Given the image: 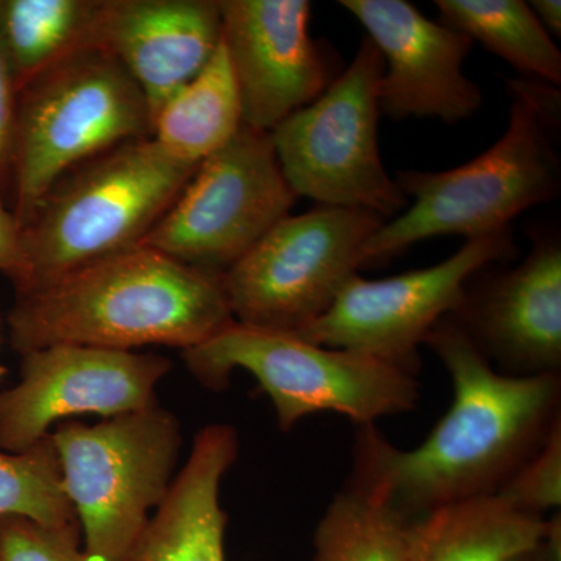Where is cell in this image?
I'll list each match as a JSON object with an SVG mask.
<instances>
[{"label":"cell","mask_w":561,"mask_h":561,"mask_svg":"<svg viewBox=\"0 0 561 561\" xmlns=\"http://www.w3.org/2000/svg\"><path fill=\"white\" fill-rule=\"evenodd\" d=\"M424 345L451 376V408L409 451L394 448L376 424L357 427L350 478L409 522L500 493L561 424V375L497 371L449 317Z\"/></svg>","instance_id":"6da1fadb"},{"label":"cell","mask_w":561,"mask_h":561,"mask_svg":"<svg viewBox=\"0 0 561 561\" xmlns=\"http://www.w3.org/2000/svg\"><path fill=\"white\" fill-rule=\"evenodd\" d=\"M224 275L138 245L14 297L16 353L55 345L194 348L232 323Z\"/></svg>","instance_id":"7a4b0ae2"},{"label":"cell","mask_w":561,"mask_h":561,"mask_svg":"<svg viewBox=\"0 0 561 561\" xmlns=\"http://www.w3.org/2000/svg\"><path fill=\"white\" fill-rule=\"evenodd\" d=\"M508 127L500 140L451 171H402L397 183L412 205L387 220L362 251V268L383 264L413 243L437 236L467 241L511 230L523 210L560 191V92L530 79L507 80Z\"/></svg>","instance_id":"3957f363"},{"label":"cell","mask_w":561,"mask_h":561,"mask_svg":"<svg viewBox=\"0 0 561 561\" xmlns=\"http://www.w3.org/2000/svg\"><path fill=\"white\" fill-rule=\"evenodd\" d=\"M197 168L173 160L149 138L70 171L22 228L25 272L16 295L140 245Z\"/></svg>","instance_id":"277c9868"},{"label":"cell","mask_w":561,"mask_h":561,"mask_svg":"<svg viewBox=\"0 0 561 561\" xmlns=\"http://www.w3.org/2000/svg\"><path fill=\"white\" fill-rule=\"evenodd\" d=\"M151 111L136 81L101 49H84L18 94L11 184L21 228L70 171L130 140L151 138Z\"/></svg>","instance_id":"5b68a950"},{"label":"cell","mask_w":561,"mask_h":561,"mask_svg":"<svg viewBox=\"0 0 561 561\" xmlns=\"http://www.w3.org/2000/svg\"><path fill=\"white\" fill-rule=\"evenodd\" d=\"M183 359L210 390L227 389L238 368L249 371L271 398L283 432L317 412L341 413L357 427L368 426L413 411L421 397L416 376L387 362L238 321L183 351Z\"/></svg>","instance_id":"8992f818"},{"label":"cell","mask_w":561,"mask_h":561,"mask_svg":"<svg viewBox=\"0 0 561 561\" xmlns=\"http://www.w3.org/2000/svg\"><path fill=\"white\" fill-rule=\"evenodd\" d=\"M50 440L88 560L124 561L171 490L180 420L154 404L95 424L62 421Z\"/></svg>","instance_id":"52a82bcc"},{"label":"cell","mask_w":561,"mask_h":561,"mask_svg":"<svg viewBox=\"0 0 561 561\" xmlns=\"http://www.w3.org/2000/svg\"><path fill=\"white\" fill-rule=\"evenodd\" d=\"M383 68L375 43L362 39L348 68L323 94L271 131L280 172L297 197L370 210L386 220L405 208L408 198L379 151Z\"/></svg>","instance_id":"ba28073f"},{"label":"cell","mask_w":561,"mask_h":561,"mask_svg":"<svg viewBox=\"0 0 561 561\" xmlns=\"http://www.w3.org/2000/svg\"><path fill=\"white\" fill-rule=\"evenodd\" d=\"M370 210L317 205L287 216L224 273L232 319L298 334L328 312L386 224Z\"/></svg>","instance_id":"9c48e42d"},{"label":"cell","mask_w":561,"mask_h":561,"mask_svg":"<svg viewBox=\"0 0 561 561\" xmlns=\"http://www.w3.org/2000/svg\"><path fill=\"white\" fill-rule=\"evenodd\" d=\"M295 202L271 133L242 125L227 146L198 165L140 245L224 275L290 216Z\"/></svg>","instance_id":"30bf717a"},{"label":"cell","mask_w":561,"mask_h":561,"mask_svg":"<svg viewBox=\"0 0 561 561\" xmlns=\"http://www.w3.org/2000/svg\"><path fill=\"white\" fill-rule=\"evenodd\" d=\"M516 254L511 230L470 239L448 260L383 279L359 273L345 284L328 312L297 335L348 350L419 375L420 345L432 328L459 308L472 276Z\"/></svg>","instance_id":"8fae6325"},{"label":"cell","mask_w":561,"mask_h":561,"mask_svg":"<svg viewBox=\"0 0 561 561\" xmlns=\"http://www.w3.org/2000/svg\"><path fill=\"white\" fill-rule=\"evenodd\" d=\"M21 381L0 393V449L22 453L79 415L103 420L158 404L172 370L160 354L55 345L22 354Z\"/></svg>","instance_id":"7c38bea8"},{"label":"cell","mask_w":561,"mask_h":561,"mask_svg":"<svg viewBox=\"0 0 561 561\" xmlns=\"http://www.w3.org/2000/svg\"><path fill=\"white\" fill-rule=\"evenodd\" d=\"M221 44L241 99L242 124L271 133L330 87L311 38L308 0H219Z\"/></svg>","instance_id":"4fadbf2b"},{"label":"cell","mask_w":561,"mask_h":561,"mask_svg":"<svg viewBox=\"0 0 561 561\" xmlns=\"http://www.w3.org/2000/svg\"><path fill=\"white\" fill-rule=\"evenodd\" d=\"M381 51L379 110L390 119H470L483 105L481 88L461 72L472 41L431 21L405 0H341Z\"/></svg>","instance_id":"5bb4252c"},{"label":"cell","mask_w":561,"mask_h":561,"mask_svg":"<svg viewBox=\"0 0 561 561\" xmlns=\"http://www.w3.org/2000/svg\"><path fill=\"white\" fill-rule=\"evenodd\" d=\"M449 319L497 371L561 375V243L542 236L518 267L472 276Z\"/></svg>","instance_id":"9a60e30c"},{"label":"cell","mask_w":561,"mask_h":561,"mask_svg":"<svg viewBox=\"0 0 561 561\" xmlns=\"http://www.w3.org/2000/svg\"><path fill=\"white\" fill-rule=\"evenodd\" d=\"M220 39L219 0H102L94 47L130 73L153 121L208 65Z\"/></svg>","instance_id":"2e32d148"},{"label":"cell","mask_w":561,"mask_h":561,"mask_svg":"<svg viewBox=\"0 0 561 561\" xmlns=\"http://www.w3.org/2000/svg\"><path fill=\"white\" fill-rule=\"evenodd\" d=\"M238 454V432L230 424L198 431L168 496L124 561H227L220 486Z\"/></svg>","instance_id":"e0dca14e"},{"label":"cell","mask_w":561,"mask_h":561,"mask_svg":"<svg viewBox=\"0 0 561 561\" xmlns=\"http://www.w3.org/2000/svg\"><path fill=\"white\" fill-rule=\"evenodd\" d=\"M549 522L500 496L445 505L412 523L404 561H511L548 537Z\"/></svg>","instance_id":"ac0fdd59"},{"label":"cell","mask_w":561,"mask_h":561,"mask_svg":"<svg viewBox=\"0 0 561 561\" xmlns=\"http://www.w3.org/2000/svg\"><path fill=\"white\" fill-rule=\"evenodd\" d=\"M242 125L241 99L220 39L202 72L154 114L151 139L173 160L201 165L227 146Z\"/></svg>","instance_id":"d6986e66"},{"label":"cell","mask_w":561,"mask_h":561,"mask_svg":"<svg viewBox=\"0 0 561 561\" xmlns=\"http://www.w3.org/2000/svg\"><path fill=\"white\" fill-rule=\"evenodd\" d=\"M102 0H0V44L18 94L77 51L94 47Z\"/></svg>","instance_id":"ffe728a7"},{"label":"cell","mask_w":561,"mask_h":561,"mask_svg":"<svg viewBox=\"0 0 561 561\" xmlns=\"http://www.w3.org/2000/svg\"><path fill=\"white\" fill-rule=\"evenodd\" d=\"M440 22L481 41L524 79L559 87L561 54L551 35L523 0H437Z\"/></svg>","instance_id":"44dd1931"},{"label":"cell","mask_w":561,"mask_h":561,"mask_svg":"<svg viewBox=\"0 0 561 561\" xmlns=\"http://www.w3.org/2000/svg\"><path fill=\"white\" fill-rule=\"evenodd\" d=\"M412 523L381 494L348 481L317 526L313 561H404Z\"/></svg>","instance_id":"7402d4cb"},{"label":"cell","mask_w":561,"mask_h":561,"mask_svg":"<svg viewBox=\"0 0 561 561\" xmlns=\"http://www.w3.org/2000/svg\"><path fill=\"white\" fill-rule=\"evenodd\" d=\"M22 516L49 527L79 524L70 505L57 449L47 435L22 453L0 451V518Z\"/></svg>","instance_id":"603a6c76"},{"label":"cell","mask_w":561,"mask_h":561,"mask_svg":"<svg viewBox=\"0 0 561 561\" xmlns=\"http://www.w3.org/2000/svg\"><path fill=\"white\" fill-rule=\"evenodd\" d=\"M0 561H90L79 524L43 526L22 516L0 518Z\"/></svg>","instance_id":"cb8c5ba5"},{"label":"cell","mask_w":561,"mask_h":561,"mask_svg":"<svg viewBox=\"0 0 561 561\" xmlns=\"http://www.w3.org/2000/svg\"><path fill=\"white\" fill-rule=\"evenodd\" d=\"M515 511L540 516L559 511L561 505V424L549 435L545 446L535 454L496 494Z\"/></svg>","instance_id":"d4e9b609"},{"label":"cell","mask_w":561,"mask_h":561,"mask_svg":"<svg viewBox=\"0 0 561 561\" xmlns=\"http://www.w3.org/2000/svg\"><path fill=\"white\" fill-rule=\"evenodd\" d=\"M18 88L0 44V191L9 183L16 130Z\"/></svg>","instance_id":"484cf974"},{"label":"cell","mask_w":561,"mask_h":561,"mask_svg":"<svg viewBox=\"0 0 561 561\" xmlns=\"http://www.w3.org/2000/svg\"><path fill=\"white\" fill-rule=\"evenodd\" d=\"M0 272L9 276L13 286L21 283L25 272L22 228L2 201H0Z\"/></svg>","instance_id":"4316f807"},{"label":"cell","mask_w":561,"mask_h":561,"mask_svg":"<svg viewBox=\"0 0 561 561\" xmlns=\"http://www.w3.org/2000/svg\"><path fill=\"white\" fill-rule=\"evenodd\" d=\"M561 560V518L557 513L549 519L548 537L530 551L519 553L511 561H560Z\"/></svg>","instance_id":"83f0119b"},{"label":"cell","mask_w":561,"mask_h":561,"mask_svg":"<svg viewBox=\"0 0 561 561\" xmlns=\"http://www.w3.org/2000/svg\"><path fill=\"white\" fill-rule=\"evenodd\" d=\"M537 20L546 32L561 35V2L560 0H534L529 3Z\"/></svg>","instance_id":"f1b7e54d"},{"label":"cell","mask_w":561,"mask_h":561,"mask_svg":"<svg viewBox=\"0 0 561 561\" xmlns=\"http://www.w3.org/2000/svg\"><path fill=\"white\" fill-rule=\"evenodd\" d=\"M7 373H9V368H7L5 365H0V381L5 378Z\"/></svg>","instance_id":"f546056e"}]
</instances>
